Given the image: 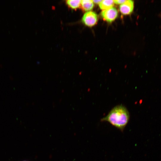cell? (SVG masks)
I'll use <instances>...</instances> for the list:
<instances>
[{"instance_id":"7","label":"cell","mask_w":161,"mask_h":161,"mask_svg":"<svg viewBox=\"0 0 161 161\" xmlns=\"http://www.w3.org/2000/svg\"><path fill=\"white\" fill-rule=\"evenodd\" d=\"M81 0H68L66 3L69 7L73 9H76L80 6Z\"/></svg>"},{"instance_id":"3","label":"cell","mask_w":161,"mask_h":161,"mask_svg":"<svg viewBox=\"0 0 161 161\" xmlns=\"http://www.w3.org/2000/svg\"><path fill=\"white\" fill-rule=\"evenodd\" d=\"M101 15L105 21L111 23L117 18L118 12L115 8L112 7L103 10L101 12Z\"/></svg>"},{"instance_id":"1","label":"cell","mask_w":161,"mask_h":161,"mask_svg":"<svg viewBox=\"0 0 161 161\" xmlns=\"http://www.w3.org/2000/svg\"><path fill=\"white\" fill-rule=\"evenodd\" d=\"M130 119L129 112L127 108L122 105L116 106L107 115L101 120L107 122L112 126L123 132Z\"/></svg>"},{"instance_id":"6","label":"cell","mask_w":161,"mask_h":161,"mask_svg":"<svg viewBox=\"0 0 161 161\" xmlns=\"http://www.w3.org/2000/svg\"><path fill=\"white\" fill-rule=\"evenodd\" d=\"M114 4L113 0H102L99 4V7L101 9L104 10L112 7Z\"/></svg>"},{"instance_id":"9","label":"cell","mask_w":161,"mask_h":161,"mask_svg":"<svg viewBox=\"0 0 161 161\" xmlns=\"http://www.w3.org/2000/svg\"><path fill=\"white\" fill-rule=\"evenodd\" d=\"M93 3L96 4H100L102 0H92Z\"/></svg>"},{"instance_id":"10","label":"cell","mask_w":161,"mask_h":161,"mask_svg":"<svg viewBox=\"0 0 161 161\" xmlns=\"http://www.w3.org/2000/svg\"><path fill=\"white\" fill-rule=\"evenodd\" d=\"M160 15H161V16H160L161 17V14H160Z\"/></svg>"},{"instance_id":"5","label":"cell","mask_w":161,"mask_h":161,"mask_svg":"<svg viewBox=\"0 0 161 161\" xmlns=\"http://www.w3.org/2000/svg\"><path fill=\"white\" fill-rule=\"evenodd\" d=\"M80 6L83 10L89 11L92 10L94 7V4L92 0H81Z\"/></svg>"},{"instance_id":"4","label":"cell","mask_w":161,"mask_h":161,"mask_svg":"<svg viewBox=\"0 0 161 161\" xmlns=\"http://www.w3.org/2000/svg\"><path fill=\"white\" fill-rule=\"evenodd\" d=\"M134 2L131 0H126L124 3L120 4L119 10L120 13L124 15H129L133 11Z\"/></svg>"},{"instance_id":"8","label":"cell","mask_w":161,"mask_h":161,"mask_svg":"<svg viewBox=\"0 0 161 161\" xmlns=\"http://www.w3.org/2000/svg\"><path fill=\"white\" fill-rule=\"evenodd\" d=\"M113 1L114 3H115V4H121L124 3L126 1V0H116Z\"/></svg>"},{"instance_id":"2","label":"cell","mask_w":161,"mask_h":161,"mask_svg":"<svg viewBox=\"0 0 161 161\" xmlns=\"http://www.w3.org/2000/svg\"><path fill=\"white\" fill-rule=\"evenodd\" d=\"M98 19L97 15L95 12L89 11L84 14L82 17L81 21L86 26L91 27L96 24Z\"/></svg>"}]
</instances>
